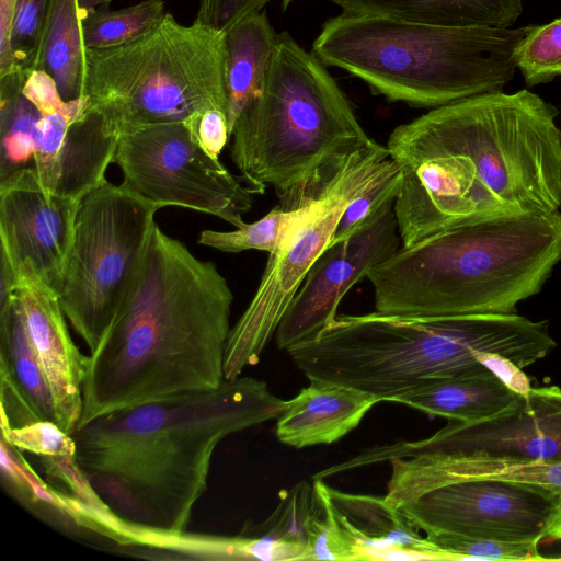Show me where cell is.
Returning <instances> with one entry per match:
<instances>
[{"instance_id":"obj_22","label":"cell","mask_w":561,"mask_h":561,"mask_svg":"<svg viewBox=\"0 0 561 561\" xmlns=\"http://www.w3.org/2000/svg\"><path fill=\"white\" fill-rule=\"evenodd\" d=\"M342 12L446 26L511 27L522 0H329Z\"/></svg>"},{"instance_id":"obj_11","label":"cell","mask_w":561,"mask_h":561,"mask_svg":"<svg viewBox=\"0 0 561 561\" xmlns=\"http://www.w3.org/2000/svg\"><path fill=\"white\" fill-rule=\"evenodd\" d=\"M114 162L123 182L160 208H188L240 228L253 205V193L241 176L208 156L184 122L122 134Z\"/></svg>"},{"instance_id":"obj_36","label":"cell","mask_w":561,"mask_h":561,"mask_svg":"<svg viewBox=\"0 0 561 561\" xmlns=\"http://www.w3.org/2000/svg\"><path fill=\"white\" fill-rule=\"evenodd\" d=\"M22 93L42 114L64 113L70 117L82 116L88 108L85 96L65 101L55 80L44 70L32 71L25 79Z\"/></svg>"},{"instance_id":"obj_21","label":"cell","mask_w":561,"mask_h":561,"mask_svg":"<svg viewBox=\"0 0 561 561\" xmlns=\"http://www.w3.org/2000/svg\"><path fill=\"white\" fill-rule=\"evenodd\" d=\"M519 397L486 368L428 380L392 397L389 402L453 421L474 423L502 413Z\"/></svg>"},{"instance_id":"obj_23","label":"cell","mask_w":561,"mask_h":561,"mask_svg":"<svg viewBox=\"0 0 561 561\" xmlns=\"http://www.w3.org/2000/svg\"><path fill=\"white\" fill-rule=\"evenodd\" d=\"M277 34L266 13H253L225 32V80L228 100L229 133L259 94L266 75Z\"/></svg>"},{"instance_id":"obj_16","label":"cell","mask_w":561,"mask_h":561,"mask_svg":"<svg viewBox=\"0 0 561 561\" xmlns=\"http://www.w3.org/2000/svg\"><path fill=\"white\" fill-rule=\"evenodd\" d=\"M121 134L95 110L80 117L43 114L33 168L45 190L61 197H81L103 183L114 162Z\"/></svg>"},{"instance_id":"obj_6","label":"cell","mask_w":561,"mask_h":561,"mask_svg":"<svg viewBox=\"0 0 561 561\" xmlns=\"http://www.w3.org/2000/svg\"><path fill=\"white\" fill-rule=\"evenodd\" d=\"M230 138L245 185L253 194L271 186L285 209L319 199L357 154L377 144L327 66L286 31L277 34L261 90Z\"/></svg>"},{"instance_id":"obj_7","label":"cell","mask_w":561,"mask_h":561,"mask_svg":"<svg viewBox=\"0 0 561 561\" xmlns=\"http://www.w3.org/2000/svg\"><path fill=\"white\" fill-rule=\"evenodd\" d=\"M533 27L446 26L341 12L324 22L311 51L390 102L435 108L502 91L516 70L515 49Z\"/></svg>"},{"instance_id":"obj_19","label":"cell","mask_w":561,"mask_h":561,"mask_svg":"<svg viewBox=\"0 0 561 561\" xmlns=\"http://www.w3.org/2000/svg\"><path fill=\"white\" fill-rule=\"evenodd\" d=\"M379 400L358 389L323 381L310 385L289 401L277 419L283 444L304 448L331 444L354 430Z\"/></svg>"},{"instance_id":"obj_2","label":"cell","mask_w":561,"mask_h":561,"mask_svg":"<svg viewBox=\"0 0 561 561\" xmlns=\"http://www.w3.org/2000/svg\"><path fill=\"white\" fill-rule=\"evenodd\" d=\"M286 401L252 377L113 411L78 426L75 465L124 541L185 531L217 445L278 419Z\"/></svg>"},{"instance_id":"obj_3","label":"cell","mask_w":561,"mask_h":561,"mask_svg":"<svg viewBox=\"0 0 561 561\" xmlns=\"http://www.w3.org/2000/svg\"><path fill=\"white\" fill-rule=\"evenodd\" d=\"M232 301L216 264L156 225L135 285L89 356L78 426L121 409L219 387Z\"/></svg>"},{"instance_id":"obj_34","label":"cell","mask_w":561,"mask_h":561,"mask_svg":"<svg viewBox=\"0 0 561 561\" xmlns=\"http://www.w3.org/2000/svg\"><path fill=\"white\" fill-rule=\"evenodd\" d=\"M401 180V165L391 158L387 167L347 205L331 244L351 237L387 203L394 201Z\"/></svg>"},{"instance_id":"obj_27","label":"cell","mask_w":561,"mask_h":561,"mask_svg":"<svg viewBox=\"0 0 561 561\" xmlns=\"http://www.w3.org/2000/svg\"><path fill=\"white\" fill-rule=\"evenodd\" d=\"M50 0H16L8 43L0 48V78L24 79L39 70Z\"/></svg>"},{"instance_id":"obj_14","label":"cell","mask_w":561,"mask_h":561,"mask_svg":"<svg viewBox=\"0 0 561 561\" xmlns=\"http://www.w3.org/2000/svg\"><path fill=\"white\" fill-rule=\"evenodd\" d=\"M394 201L319 255L277 327L274 336L279 350L287 351L330 324L346 293L399 250Z\"/></svg>"},{"instance_id":"obj_20","label":"cell","mask_w":561,"mask_h":561,"mask_svg":"<svg viewBox=\"0 0 561 561\" xmlns=\"http://www.w3.org/2000/svg\"><path fill=\"white\" fill-rule=\"evenodd\" d=\"M322 489L342 528L364 550L396 548L417 553L423 559L448 560L385 496L346 493L323 481Z\"/></svg>"},{"instance_id":"obj_28","label":"cell","mask_w":561,"mask_h":561,"mask_svg":"<svg viewBox=\"0 0 561 561\" xmlns=\"http://www.w3.org/2000/svg\"><path fill=\"white\" fill-rule=\"evenodd\" d=\"M167 13L162 0H142L110 10L101 7L82 19L85 48H106L133 41L156 26Z\"/></svg>"},{"instance_id":"obj_1","label":"cell","mask_w":561,"mask_h":561,"mask_svg":"<svg viewBox=\"0 0 561 561\" xmlns=\"http://www.w3.org/2000/svg\"><path fill=\"white\" fill-rule=\"evenodd\" d=\"M557 108L520 90L431 108L387 140L402 169L394 214L403 247L494 216L561 206Z\"/></svg>"},{"instance_id":"obj_4","label":"cell","mask_w":561,"mask_h":561,"mask_svg":"<svg viewBox=\"0 0 561 561\" xmlns=\"http://www.w3.org/2000/svg\"><path fill=\"white\" fill-rule=\"evenodd\" d=\"M548 321L517 313L402 317L339 316L286 352L310 381L352 387L389 400L428 380L486 369L495 353L526 368L554 347Z\"/></svg>"},{"instance_id":"obj_5","label":"cell","mask_w":561,"mask_h":561,"mask_svg":"<svg viewBox=\"0 0 561 561\" xmlns=\"http://www.w3.org/2000/svg\"><path fill=\"white\" fill-rule=\"evenodd\" d=\"M561 262V214L494 216L401 245L366 278L375 311L402 317L516 313Z\"/></svg>"},{"instance_id":"obj_31","label":"cell","mask_w":561,"mask_h":561,"mask_svg":"<svg viewBox=\"0 0 561 561\" xmlns=\"http://www.w3.org/2000/svg\"><path fill=\"white\" fill-rule=\"evenodd\" d=\"M306 530L308 560H366L365 550L337 522L323 492L322 479H314Z\"/></svg>"},{"instance_id":"obj_38","label":"cell","mask_w":561,"mask_h":561,"mask_svg":"<svg viewBox=\"0 0 561 561\" xmlns=\"http://www.w3.org/2000/svg\"><path fill=\"white\" fill-rule=\"evenodd\" d=\"M195 136L211 158L219 160V156L230 139L228 115L219 110H207L186 119Z\"/></svg>"},{"instance_id":"obj_40","label":"cell","mask_w":561,"mask_h":561,"mask_svg":"<svg viewBox=\"0 0 561 561\" xmlns=\"http://www.w3.org/2000/svg\"><path fill=\"white\" fill-rule=\"evenodd\" d=\"M545 539L561 541V508L556 510L551 515L546 528Z\"/></svg>"},{"instance_id":"obj_24","label":"cell","mask_w":561,"mask_h":561,"mask_svg":"<svg viewBox=\"0 0 561 561\" xmlns=\"http://www.w3.org/2000/svg\"><path fill=\"white\" fill-rule=\"evenodd\" d=\"M0 370L11 378L39 420L57 424L53 393L15 291L0 302Z\"/></svg>"},{"instance_id":"obj_17","label":"cell","mask_w":561,"mask_h":561,"mask_svg":"<svg viewBox=\"0 0 561 561\" xmlns=\"http://www.w3.org/2000/svg\"><path fill=\"white\" fill-rule=\"evenodd\" d=\"M38 360L47 377L57 425L72 434L82 414V391L89 356L73 343L58 294L35 275L16 276L14 289Z\"/></svg>"},{"instance_id":"obj_18","label":"cell","mask_w":561,"mask_h":561,"mask_svg":"<svg viewBox=\"0 0 561 561\" xmlns=\"http://www.w3.org/2000/svg\"><path fill=\"white\" fill-rule=\"evenodd\" d=\"M386 501L394 508L446 483L490 479L526 486L561 508V461L419 455L393 458Z\"/></svg>"},{"instance_id":"obj_25","label":"cell","mask_w":561,"mask_h":561,"mask_svg":"<svg viewBox=\"0 0 561 561\" xmlns=\"http://www.w3.org/2000/svg\"><path fill=\"white\" fill-rule=\"evenodd\" d=\"M78 0H50L39 70L56 82L65 101L83 96L85 46Z\"/></svg>"},{"instance_id":"obj_42","label":"cell","mask_w":561,"mask_h":561,"mask_svg":"<svg viewBox=\"0 0 561 561\" xmlns=\"http://www.w3.org/2000/svg\"><path fill=\"white\" fill-rule=\"evenodd\" d=\"M558 560H561V557L560 558H557Z\"/></svg>"},{"instance_id":"obj_35","label":"cell","mask_w":561,"mask_h":561,"mask_svg":"<svg viewBox=\"0 0 561 561\" xmlns=\"http://www.w3.org/2000/svg\"><path fill=\"white\" fill-rule=\"evenodd\" d=\"M1 437L20 450H26L41 458L75 457V440L56 423L36 420L23 426L1 430Z\"/></svg>"},{"instance_id":"obj_37","label":"cell","mask_w":561,"mask_h":561,"mask_svg":"<svg viewBox=\"0 0 561 561\" xmlns=\"http://www.w3.org/2000/svg\"><path fill=\"white\" fill-rule=\"evenodd\" d=\"M272 0H198L196 20L205 25L226 32L240 20L263 11ZM286 10L293 0H280Z\"/></svg>"},{"instance_id":"obj_10","label":"cell","mask_w":561,"mask_h":561,"mask_svg":"<svg viewBox=\"0 0 561 561\" xmlns=\"http://www.w3.org/2000/svg\"><path fill=\"white\" fill-rule=\"evenodd\" d=\"M390 160L387 147L379 142L357 154L268 254L254 296L230 331L225 379L237 378L245 367L259 363L312 264L331 244L347 205Z\"/></svg>"},{"instance_id":"obj_39","label":"cell","mask_w":561,"mask_h":561,"mask_svg":"<svg viewBox=\"0 0 561 561\" xmlns=\"http://www.w3.org/2000/svg\"><path fill=\"white\" fill-rule=\"evenodd\" d=\"M478 362L488 368L513 392L526 397L530 390V379L514 362L495 353H478Z\"/></svg>"},{"instance_id":"obj_29","label":"cell","mask_w":561,"mask_h":561,"mask_svg":"<svg viewBox=\"0 0 561 561\" xmlns=\"http://www.w3.org/2000/svg\"><path fill=\"white\" fill-rule=\"evenodd\" d=\"M312 490L306 481L297 483L283 496L273 514L257 525L249 536L272 541L280 560H308L306 525L311 513Z\"/></svg>"},{"instance_id":"obj_12","label":"cell","mask_w":561,"mask_h":561,"mask_svg":"<svg viewBox=\"0 0 561 561\" xmlns=\"http://www.w3.org/2000/svg\"><path fill=\"white\" fill-rule=\"evenodd\" d=\"M419 455L561 461V388H531L495 416L474 423L449 420L428 438L368 448L346 467Z\"/></svg>"},{"instance_id":"obj_33","label":"cell","mask_w":561,"mask_h":561,"mask_svg":"<svg viewBox=\"0 0 561 561\" xmlns=\"http://www.w3.org/2000/svg\"><path fill=\"white\" fill-rule=\"evenodd\" d=\"M426 539L448 560H547L538 543L474 538L442 531H425Z\"/></svg>"},{"instance_id":"obj_32","label":"cell","mask_w":561,"mask_h":561,"mask_svg":"<svg viewBox=\"0 0 561 561\" xmlns=\"http://www.w3.org/2000/svg\"><path fill=\"white\" fill-rule=\"evenodd\" d=\"M515 64L529 87L561 76V18L534 25L515 49Z\"/></svg>"},{"instance_id":"obj_41","label":"cell","mask_w":561,"mask_h":561,"mask_svg":"<svg viewBox=\"0 0 561 561\" xmlns=\"http://www.w3.org/2000/svg\"><path fill=\"white\" fill-rule=\"evenodd\" d=\"M112 0H78L79 7L83 13L107 5Z\"/></svg>"},{"instance_id":"obj_30","label":"cell","mask_w":561,"mask_h":561,"mask_svg":"<svg viewBox=\"0 0 561 561\" xmlns=\"http://www.w3.org/2000/svg\"><path fill=\"white\" fill-rule=\"evenodd\" d=\"M306 205L296 209L274 207L259 220L244 224L232 231H201L197 243L227 253H240L248 250L274 252L287 231L304 216L309 208Z\"/></svg>"},{"instance_id":"obj_8","label":"cell","mask_w":561,"mask_h":561,"mask_svg":"<svg viewBox=\"0 0 561 561\" xmlns=\"http://www.w3.org/2000/svg\"><path fill=\"white\" fill-rule=\"evenodd\" d=\"M83 96L121 135L207 110L228 115L225 33L167 12L133 41L85 49Z\"/></svg>"},{"instance_id":"obj_26","label":"cell","mask_w":561,"mask_h":561,"mask_svg":"<svg viewBox=\"0 0 561 561\" xmlns=\"http://www.w3.org/2000/svg\"><path fill=\"white\" fill-rule=\"evenodd\" d=\"M1 80V167L3 181L33 160L37 149L41 111L22 93L24 78L12 75Z\"/></svg>"},{"instance_id":"obj_13","label":"cell","mask_w":561,"mask_h":561,"mask_svg":"<svg viewBox=\"0 0 561 561\" xmlns=\"http://www.w3.org/2000/svg\"><path fill=\"white\" fill-rule=\"evenodd\" d=\"M399 510L423 531L539 543L557 508L526 486L471 479L432 489Z\"/></svg>"},{"instance_id":"obj_9","label":"cell","mask_w":561,"mask_h":561,"mask_svg":"<svg viewBox=\"0 0 561 561\" xmlns=\"http://www.w3.org/2000/svg\"><path fill=\"white\" fill-rule=\"evenodd\" d=\"M159 209L124 182L107 180L79 202L58 297L90 352L137 280Z\"/></svg>"},{"instance_id":"obj_15","label":"cell","mask_w":561,"mask_h":561,"mask_svg":"<svg viewBox=\"0 0 561 561\" xmlns=\"http://www.w3.org/2000/svg\"><path fill=\"white\" fill-rule=\"evenodd\" d=\"M79 202L48 193L33 165L0 182L1 255L15 276L35 275L59 293Z\"/></svg>"}]
</instances>
